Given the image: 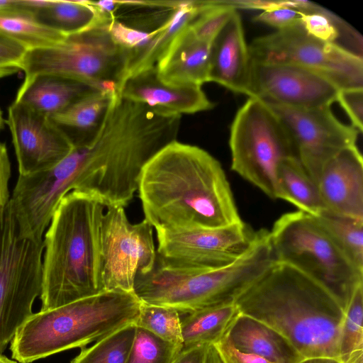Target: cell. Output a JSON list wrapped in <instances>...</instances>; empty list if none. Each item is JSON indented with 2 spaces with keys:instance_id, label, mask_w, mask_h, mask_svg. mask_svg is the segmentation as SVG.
Returning <instances> with one entry per match:
<instances>
[{
  "instance_id": "d590c367",
  "label": "cell",
  "mask_w": 363,
  "mask_h": 363,
  "mask_svg": "<svg viewBox=\"0 0 363 363\" xmlns=\"http://www.w3.org/2000/svg\"><path fill=\"white\" fill-rule=\"evenodd\" d=\"M336 101L349 117L352 126L363 130V88L339 89Z\"/></svg>"
},
{
  "instance_id": "4fadbf2b",
  "label": "cell",
  "mask_w": 363,
  "mask_h": 363,
  "mask_svg": "<svg viewBox=\"0 0 363 363\" xmlns=\"http://www.w3.org/2000/svg\"><path fill=\"white\" fill-rule=\"evenodd\" d=\"M264 102L286 129L296 157L317 184L326 162L342 149L356 145L359 132L339 121L330 106L298 108Z\"/></svg>"
},
{
  "instance_id": "83f0119b",
  "label": "cell",
  "mask_w": 363,
  "mask_h": 363,
  "mask_svg": "<svg viewBox=\"0 0 363 363\" xmlns=\"http://www.w3.org/2000/svg\"><path fill=\"white\" fill-rule=\"evenodd\" d=\"M239 313L235 303L199 310L181 320L182 350L211 345L221 338Z\"/></svg>"
},
{
  "instance_id": "9a60e30c",
  "label": "cell",
  "mask_w": 363,
  "mask_h": 363,
  "mask_svg": "<svg viewBox=\"0 0 363 363\" xmlns=\"http://www.w3.org/2000/svg\"><path fill=\"white\" fill-rule=\"evenodd\" d=\"M339 89L302 67L251 60L246 95L298 108L330 106Z\"/></svg>"
},
{
  "instance_id": "d4e9b609",
  "label": "cell",
  "mask_w": 363,
  "mask_h": 363,
  "mask_svg": "<svg viewBox=\"0 0 363 363\" xmlns=\"http://www.w3.org/2000/svg\"><path fill=\"white\" fill-rule=\"evenodd\" d=\"M32 13L39 23L65 36L87 30L111 19L91 1H46Z\"/></svg>"
},
{
  "instance_id": "7402d4cb",
  "label": "cell",
  "mask_w": 363,
  "mask_h": 363,
  "mask_svg": "<svg viewBox=\"0 0 363 363\" xmlns=\"http://www.w3.org/2000/svg\"><path fill=\"white\" fill-rule=\"evenodd\" d=\"M95 90L99 89L78 81L39 74L24 80L15 100L50 117Z\"/></svg>"
},
{
  "instance_id": "60d3db41",
  "label": "cell",
  "mask_w": 363,
  "mask_h": 363,
  "mask_svg": "<svg viewBox=\"0 0 363 363\" xmlns=\"http://www.w3.org/2000/svg\"><path fill=\"white\" fill-rule=\"evenodd\" d=\"M11 175V162L6 146L0 142V229L3 225L8 205L10 202L9 182Z\"/></svg>"
},
{
  "instance_id": "2e32d148",
  "label": "cell",
  "mask_w": 363,
  "mask_h": 363,
  "mask_svg": "<svg viewBox=\"0 0 363 363\" xmlns=\"http://www.w3.org/2000/svg\"><path fill=\"white\" fill-rule=\"evenodd\" d=\"M7 123L12 135L19 175L52 167L74 147L69 139L48 116L23 102L15 100L9 106Z\"/></svg>"
},
{
  "instance_id": "bcb514c9",
  "label": "cell",
  "mask_w": 363,
  "mask_h": 363,
  "mask_svg": "<svg viewBox=\"0 0 363 363\" xmlns=\"http://www.w3.org/2000/svg\"><path fill=\"white\" fill-rule=\"evenodd\" d=\"M2 127H3V117H2L1 111L0 110V129H1Z\"/></svg>"
},
{
  "instance_id": "ffe728a7",
  "label": "cell",
  "mask_w": 363,
  "mask_h": 363,
  "mask_svg": "<svg viewBox=\"0 0 363 363\" xmlns=\"http://www.w3.org/2000/svg\"><path fill=\"white\" fill-rule=\"evenodd\" d=\"M250 62L242 19L236 11L212 43L210 82L246 95Z\"/></svg>"
},
{
  "instance_id": "52a82bcc",
  "label": "cell",
  "mask_w": 363,
  "mask_h": 363,
  "mask_svg": "<svg viewBox=\"0 0 363 363\" xmlns=\"http://www.w3.org/2000/svg\"><path fill=\"white\" fill-rule=\"evenodd\" d=\"M275 261L292 266L319 284L345 312L359 271L318 225L313 216L297 211L283 214L269 231Z\"/></svg>"
},
{
  "instance_id": "e0dca14e",
  "label": "cell",
  "mask_w": 363,
  "mask_h": 363,
  "mask_svg": "<svg viewBox=\"0 0 363 363\" xmlns=\"http://www.w3.org/2000/svg\"><path fill=\"white\" fill-rule=\"evenodd\" d=\"M318 186L324 211L363 218V160L357 145L342 149L326 162Z\"/></svg>"
},
{
  "instance_id": "b9f144b4",
  "label": "cell",
  "mask_w": 363,
  "mask_h": 363,
  "mask_svg": "<svg viewBox=\"0 0 363 363\" xmlns=\"http://www.w3.org/2000/svg\"><path fill=\"white\" fill-rule=\"evenodd\" d=\"M208 345H202L181 350L174 363H205Z\"/></svg>"
},
{
  "instance_id": "603a6c76",
  "label": "cell",
  "mask_w": 363,
  "mask_h": 363,
  "mask_svg": "<svg viewBox=\"0 0 363 363\" xmlns=\"http://www.w3.org/2000/svg\"><path fill=\"white\" fill-rule=\"evenodd\" d=\"M201 7L202 1H179L157 26L149 43L128 57L123 82L132 75L155 67L173 38L191 22Z\"/></svg>"
},
{
  "instance_id": "d6986e66",
  "label": "cell",
  "mask_w": 363,
  "mask_h": 363,
  "mask_svg": "<svg viewBox=\"0 0 363 363\" xmlns=\"http://www.w3.org/2000/svg\"><path fill=\"white\" fill-rule=\"evenodd\" d=\"M211 45L199 38L187 25L156 63L158 78L169 85L202 86L209 82Z\"/></svg>"
},
{
  "instance_id": "4dcf8cb0",
  "label": "cell",
  "mask_w": 363,
  "mask_h": 363,
  "mask_svg": "<svg viewBox=\"0 0 363 363\" xmlns=\"http://www.w3.org/2000/svg\"><path fill=\"white\" fill-rule=\"evenodd\" d=\"M136 330L130 324L89 347H82L70 363H125Z\"/></svg>"
},
{
  "instance_id": "277c9868",
  "label": "cell",
  "mask_w": 363,
  "mask_h": 363,
  "mask_svg": "<svg viewBox=\"0 0 363 363\" xmlns=\"http://www.w3.org/2000/svg\"><path fill=\"white\" fill-rule=\"evenodd\" d=\"M99 199L70 191L55 210L43 242L41 310L105 291L101 271Z\"/></svg>"
},
{
  "instance_id": "cb8c5ba5",
  "label": "cell",
  "mask_w": 363,
  "mask_h": 363,
  "mask_svg": "<svg viewBox=\"0 0 363 363\" xmlns=\"http://www.w3.org/2000/svg\"><path fill=\"white\" fill-rule=\"evenodd\" d=\"M116 92L118 91H93L49 118L76 146L96 130Z\"/></svg>"
},
{
  "instance_id": "8d00e7d4",
  "label": "cell",
  "mask_w": 363,
  "mask_h": 363,
  "mask_svg": "<svg viewBox=\"0 0 363 363\" xmlns=\"http://www.w3.org/2000/svg\"><path fill=\"white\" fill-rule=\"evenodd\" d=\"M26 51L18 43L0 35V79L21 71Z\"/></svg>"
},
{
  "instance_id": "3957f363",
  "label": "cell",
  "mask_w": 363,
  "mask_h": 363,
  "mask_svg": "<svg viewBox=\"0 0 363 363\" xmlns=\"http://www.w3.org/2000/svg\"><path fill=\"white\" fill-rule=\"evenodd\" d=\"M234 303L240 313L281 334L303 359L339 360L345 312L326 289L292 266L275 261Z\"/></svg>"
},
{
  "instance_id": "ac0fdd59",
  "label": "cell",
  "mask_w": 363,
  "mask_h": 363,
  "mask_svg": "<svg viewBox=\"0 0 363 363\" xmlns=\"http://www.w3.org/2000/svg\"><path fill=\"white\" fill-rule=\"evenodd\" d=\"M118 92L127 100L172 115L196 113L215 106L201 86L167 84L158 78L155 67L128 77Z\"/></svg>"
},
{
  "instance_id": "4316f807",
  "label": "cell",
  "mask_w": 363,
  "mask_h": 363,
  "mask_svg": "<svg viewBox=\"0 0 363 363\" xmlns=\"http://www.w3.org/2000/svg\"><path fill=\"white\" fill-rule=\"evenodd\" d=\"M15 4L0 8V35L23 45L27 50L55 46L67 36L39 23L33 13Z\"/></svg>"
},
{
  "instance_id": "f546056e",
  "label": "cell",
  "mask_w": 363,
  "mask_h": 363,
  "mask_svg": "<svg viewBox=\"0 0 363 363\" xmlns=\"http://www.w3.org/2000/svg\"><path fill=\"white\" fill-rule=\"evenodd\" d=\"M363 284L354 290L345 312L339 360L340 363H362L363 357Z\"/></svg>"
},
{
  "instance_id": "484cf974",
  "label": "cell",
  "mask_w": 363,
  "mask_h": 363,
  "mask_svg": "<svg viewBox=\"0 0 363 363\" xmlns=\"http://www.w3.org/2000/svg\"><path fill=\"white\" fill-rule=\"evenodd\" d=\"M277 199L285 200L298 211L312 216L324 211L317 183L295 157L279 164L277 173Z\"/></svg>"
},
{
  "instance_id": "5b68a950",
  "label": "cell",
  "mask_w": 363,
  "mask_h": 363,
  "mask_svg": "<svg viewBox=\"0 0 363 363\" xmlns=\"http://www.w3.org/2000/svg\"><path fill=\"white\" fill-rule=\"evenodd\" d=\"M274 262L269 231L261 229L242 255L218 269L175 264L157 253L152 269L137 274L134 294L143 303L189 314L234 303Z\"/></svg>"
},
{
  "instance_id": "f1b7e54d",
  "label": "cell",
  "mask_w": 363,
  "mask_h": 363,
  "mask_svg": "<svg viewBox=\"0 0 363 363\" xmlns=\"http://www.w3.org/2000/svg\"><path fill=\"white\" fill-rule=\"evenodd\" d=\"M313 217L354 266L363 272V218L326 211Z\"/></svg>"
},
{
  "instance_id": "7a4b0ae2",
  "label": "cell",
  "mask_w": 363,
  "mask_h": 363,
  "mask_svg": "<svg viewBox=\"0 0 363 363\" xmlns=\"http://www.w3.org/2000/svg\"><path fill=\"white\" fill-rule=\"evenodd\" d=\"M137 191L144 219L155 230L219 228L242 221L220 163L177 140L147 162Z\"/></svg>"
},
{
  "instance_id": "7bdbcfd3",
  "label": "cell",
  "mask_w": 363,
  "mask_h": 363,
  "mask_svg": "<svg viewBox=\"0 0 363 363\" xmlns=\"http://www.w3.org/2000/svg\"><path fill=\"white\" fill-rule=\"evenodd\" d=\"M205 363H223L213 344L209 345L208 347Z\"/></svg>"
},
{
  "instance_id": "44dd1931",
  "label": "cell",
  "mask_w": 363,
  "mask_h": 363,
  "mask_svg": "<svg viewBox=\"0 0 363 363\" xmlns=\"http://www.w3.org/2000/svg\"><path fill=\"white\" fill-rule=\"evenodd\" d=\"M223 337L237 350L258 355L272 363H298L303 359L279 332L240 313Z\"/></svg>"
},
{
  "instance_id": "f6af8a7d",
  "label": "cell",
  "mask_w": 363,
  "mask_h": 363,
  "mask_svg": "<svg viewBox=\"0 0 363 363\" xmlns=\"http://www.w3.org/2000/svg\"><path fill=\"white\" fill-rule=\"evenodd\" d=\"M0 363H18L17 361H13L9 359L7 357L0 354Z\"/></svg>"
},
{
  "instance_id": "ab89813d",
  "label": "cell",
  "mask_w": 363,
  "mask_h": 363,
  "mask_svg": "<svg viewBox=\"0 0 363 363\" xmlns=\"http://www.w3.org/2000/svg\"><path fill=\"white\" fill-rule=\"evenodd\" d=\"M213 345L223 363H272L258 355L237 350L223 337Z\"/></svg>"
},
{
  "instance_id": "8992f818",
  "label": "cell",
  "mask_w": 363,
  "mask_h": 363,
  "mask_svg": "<svg viewBox=\"0 0 363 363\" xmlns=\"http://www.w3.org/2000/svg\"><path fill=\"white\" fill-rule=\"evenodd\" d=\"M142 301L134 293L113 290L33 313L11 342L12 358L31 363L84 347L135 323Z\"/></svg>"
},
{
  "instance_id": "ba28073f",
  "label": "cell",
  "mask_w": 363,
  "mask_h": 363,
  "mask_svg": "<svg viewBox=\"0 0 363 363\" xmlns=\"http://www.w3.org/2000/svg\"><path fill=\"white\" fill-rule=\"evenodd\" d=\"M110 21L68 35L55 46L27 50L20 65L25 80L50 74L99 90L118 91L125 77L128 54L113 40L108 30Z\"/></svg>"
},
{
  "instance_id": "ee69618b",
  "label": "cell",
  "mask_w": 363,
  "mask_h": 363,
  "mask_svg": "<svg viewBox=\"0 0 363 363\" xmlns=\"http://www.w3.org/2000/svg\"><path fill=\"white\" fill-rule=\"evenodd\" d=\"M298 363H340V362L331 357H311L303 359Z\"/></svg>"
},
{
  "instance_id": "9c48e42d",
  "label": "cell",
  "mask_w": 363,
  "mask_h": 363,
  "mask_svg": "<svg viewBox=\"0 0 363 363\" xmlns=\"http://www.w3.org/2000/svg\"><path fill=\"white\" fill-rule=\"evenodd\" d=\"M231 169L277 199V173L284 159L295 157L292 140L275 113L262 100L249 97L230 128Z\"/></svg>"
},
{
  "instance_id": "1f68e13d",
  "label": "cell",
  "mask_w": 363,
  "mask_h": 363,
  "mask_svg": "<svg viewBox=\"0 0 363 363\" xmlns=\"http://www.w3.org/2000/svg\"><path fill=\"white\" fill-rule=\"evenodd\" d=\"M179 315L174 308L142 302L135 324L164 340L182 347Z\"/></svg>"
},
{
  "instance_id": "5bb4252c",
  "label": "cell",
  "mask_w": 363,
  "mask_h": 363,
  "mask_svg": "<svg viewBox=\"0 0 363 363\" xmlns=\"http://www.w3.org/2000/svg\"><path fill=\"white\" fill-rule=\"evenodd\" d=\"M156 232L160 257L175 264L206 270L235 261L246 251L255 235L242 220L219 228Z\"/></svg>"
},
{
  "instance_id": "30bf717a",
  "label": "cell",
  "mask_w": 363,
  "mask_h": 363,
  "mask_svg": "<svg viewBox=\"0 0 363 363\" xmlns=\"http://www.w3.org/2000/svg\"><path fill=\"white\" fill-rule=\"evenodd\" d=\"M43 242L21 239L9 203L0 229V354L33 313L40 295Z\"/></svg>"
},
{
  "instance_id": "836d02e7",
  "label": "cell",
  "mask_w": 363,
  "mask_h": 363,
  "mask_svg": "<svg viewBox=\"0 0 363 363\" xmlns=\"http://www.w3.org/2000/svg\"><path fill=\"white\" fill-rule=\"evenodd\" d=\"M236 11L223 1H203L201 11L189 26L199 38L212 45Z\"/></svg>"
},
{
  "instance_id": "d6a6232c",
  "label": "cell",
  "mask_w": 363,
  "mask_h": 363,
  "mask_svg": "<svg viewBox=\"0 0 363 363\" xmlns=\"http://www.w3.org/2000/svg\"><path fill=\"white\" fill-rule=\"evenodd\" d=\"M182 347L136 326L125 363H174Z\"/></svg>"
},
{
  "instance_id": "7c38bea8",
  "label": "cell",
  "mask_w": 363,
  "mask_h": 363,
  "mask_svg": "<svg viewBox=\"0 0 363 363\" xmlns=\"http://www.w3.org/2000/svg\"><path fill=\"white\" fill-rule=\"evenodd\" d=\"M100 244L104 290L134 293L137 274L150 270L156 260L152 225L145 219L131 223L123 207H106L101 220Z\"/></svg>"
},
{
  "instance_id": "e575fe53",
  "label": "cell",
  "mask_w": 363,
  "mask_h": 363,
  "mask_svg": "<svg viewBox=\"0 0 363 363\" xmlns=\"http://www.w3.org/2000/svg\"><path fill=\"white\" fill-rule=\"evenodd\" d=\"M300 22L309 35L323 42L334 43L340 36V26L345 24L324 8L316 12H303Z\"/></svg>"
},
{
  "instance_id": "f35d334b",
  "label": "cell",
  "mask_w": 363,
  "mask_h": 363,
  "mask_svg": "<svg viewBox=\"0 0 363 363\" xmlns=\"http://www.w3.org/2000/svg\"><path fill=\"white\" fill-rule=\"evenodd\" d=\"M225 4L237 9L267 11L279 8H291L306 11L311 2L303 0H224Z\"/></svg>"
},
{
  "instance_id": "74e56055",
  "label": "cell",
  "mask_w": 363,
  "mask_h": 363,
  "mask_svg": "<svg viewBox=\"0 0 363 363\" xmlns=\"http://www.w3.org/2000/svg\"><path fill=\"white\" fill-rule=\"evenodd\" d=\"M303 11L291 8H279L264 11L255 16L254 22L264 23L277 30L286 29L298 24Z\"/></svg>"
},
{
  "instance_id": "6da1fadb",
  "label": "cell",
  "mask_w": 363,
  "mask_h": 363,
  "mask_svg": "<svg viewBox=\"0 0 363 363\" xmlns=\"http://www.w3.org/2000/svg\"><path fill=\"white\" fill-rule=\"evenodd\" d=\"M181 116L152 109L115 93L96 130L69 156L74 191L106 207H125L138 190L141 172L162 148L176 140Z\"/></svg>"
},
{
  "instance_id": "8fae6325",
  "label": "cell",
  "mask_w": 363,
  "mask_h": 363,
  "mask_svg": "<svg viewBox=\"0 0 363 363\" xmlns=\"http://www.w3.org/2000/svg\"><path fill=\"white\" fill-rule=\"evenodd\" d=\"M248 50L252 60L296 65L323 76L339 89L363 88L362 55L309 35L301 24L257 37Z\"/></svg>"
}]
</instances>
